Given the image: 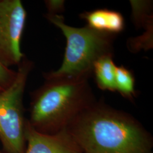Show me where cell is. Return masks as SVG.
Masks as SVG:
<instances>
[{
  "label": "cell",
  "mask_w": 153,
  "mask_h": 153,
  "mask_svg": "<svg viewBox=\"0 0 153 153\" xmlns=\"http://www.w3.org/2000/svg\"><path fill=\"white\" fill-rule=\"evenodd\" d=\"M69 125L71 135L86 153H150L141 126L115 110L90 105Z\"/></svg>",
  "instance_id": "cell-1"
},
{
  "label": "cell",
  "mask_w": 153,
  "mask_h": 153,
  "mask_svg": "<svg viewBox=\"0 0 153 153\" xmlns=\"http://www.w3.org/2000/svg\"><path fill=\"white\" fill-rule=\"evenodd\" d=\"M86 77L45 78L33 92L30 120L35 129L55 128L70 123L90 105L91 88Z\"/></svg>",
  "instance_id": "cell-2"
},
{
  "label": "cell",
  "mask_w": 153,
  "mask_h": 153,
  "mask_svg": "<svg viewBox=\"0 0 153 153\" xmlns=\"http://www.w3.org/2000/svg\"><path fill=\"white\" fill-rule=\"evenodd\" d=\"M45 18L59 28L66 38L64 60L56 71L44 73V78L59 77H86L93 74L94 63L100 58L114 56L116 35L95 30L88 26L73 27L64 22L61 15L46 14Z\"/></svg>",
  "instance_id": "cell-3"
},
{
  "label": "cell",
  "mask_w": 153,
  "mask_h": 153,
  "mask_svg": "<svg viewBox=\"0 0 153 153\" xmlns=\"http://www.w3.org/2000/svg\"><path fill=\"white\" fill-rule=\"evenodd\" d=\"M11 85L0 92V141L7 153H24L25 126L23 95L33 63L26 56L18 65Z\"/></svg>",
  "instance_id": "cell-4"
},
{
  "label": "cell",
  "mask_w": 153,
  "mask_h": 153,
  "mask_svg": "<svg viewBox=\"0 0 153 153\" xmlns=\"http://www.w3.org/2000/svg\"><path fill=\"white\" fill-rule=\"evenodd\" d=\"M26 19L21 0H0V61L7 68L18 65L25 56L21 43Z\"/></svg>",
  "instance_id": "cell-5"
},
{
  "label": "cell",
  "mask_w": 153,
  "mask_h": 153,
  "mask_svg": "<svg viewBox=\"0 0 153 153\" xmlns=\"http://www.w3.org/2000/svg\"><path fill=\"white\" fill-rule=\"evenodd\" d=\"M25 134L28 143L26 153H77L65 131L53 135L44 134L26 121Z\"/></svg>",
  "instance_id": "cell-6"
},
{
  "label": "cell",
  "mask_w": 153,
  "mask_h": 153,
  "mask_svg": "<svg viewBox=\"0 0 153 153\" xmlns=\"http://www.w3.org/2000/svg\"><path fill=\"white\" fill-rule=\"evenodd\" d=\"M95 30L117 34L125 27V21L120 13L107 9L86 11L80 16Z\"/></svg>",
  "instance_id": "cell-7"
},
{
  "label": "cell",
  "mask_w": 153,
  "mask_h": 153,
  "mask_svg": "<svg viewBox=\"0 0 153 153\" xmlns=\"http://www.w3.org/2000/svg\"><path fill=\"white\" fill-rule=\"evenodd\" d=\"M113 55H107L100 58L94 65L93 74L96 83L102 90L116 91L115 71L116 66L113 60Z\"/></svg>",
  "instance_id": "cell-8"
},
{
  "label": "cell",
  "mask_w": 153,
  "mask_h": 153,
  "mask_svg": "<svg viewBox=\"0 0 153 153\" xmlns=\"http://www.w3.org/2000/svg\"><path fill=\"white\" fill-rule=\"evenodd\" d=\"M134 76L133 72L124 66H116L115 71L116 91L124 97L131 98L135 95Z\"/></svg>",
  "instance_id": "cell-9"
},
{
  "label": "cell",
  "mask_w": 153,
  "mask_h": 153,
  "mask_svg": "<svg viewBox=\"0 0 153 153\" xmlns=\"http://www.w3.org/2000/svg\"><path fill=\"white\" fill-rule=\"evenodd\" d=\"M16 74V71L6 67L0 61V92L11 85Z\"/></svg>",
  "instance_id": "cell-10"
},
{
  "label": "cell",
  "mask_w": 153,
  "mask_h": 153,
  "mask_svg": "<svg viewBox=\"0 0 153 153\" xmlns=\"http://www.w3.org/2000/svg\"><path fill=\"white\" fill-rule=\"evenodd\" d=\"M48 14L60 15L65 10V1L62 0H47L44 1Z\"/></svg>",
  "instance_id": "cell-11"
},
{
  "label": "cell",
  "mask_w": 153,
  "mask_h": 153,
  "mask_svg": "<svg viewBox=\"0 0 153 153\" xmlns=\"http://www.w3.org/2000/svg\"><path fill=\"white\" fill-rule=\"evenodd\" d=\"M0 153H2V152H0Z\"/></svg>",
  "instance_id": "cell-12"
},
{
  "label": "cell",
  "mask_w": 153,
  "mask_h": 153,
  "mask_svg": "<svg viewBox=\"0 0 153 153\" xmlns=\"http://www.w3.org/2000/svg\"></svg>",
  "instance_id": "cell-13"
}]
</instances>
